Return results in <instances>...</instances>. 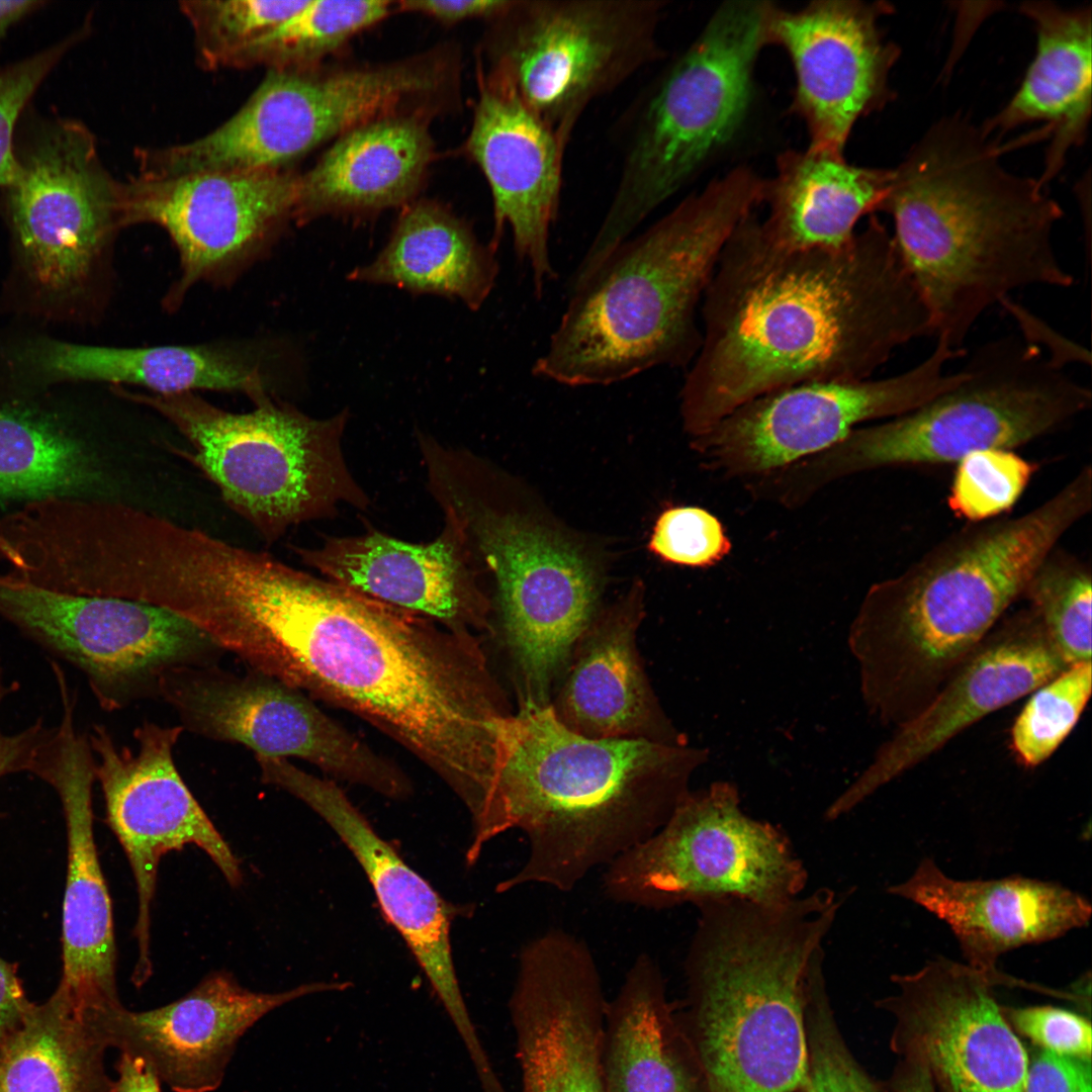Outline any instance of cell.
I'll use <instances>...</instances> for the list:
<instances>
[{
	"label": "cell",
	"instance_id": "1",
	"mask_svg": "<svg viewBox=\"0 0 1092 1092\" xmlns=\"http://www.w3.org/2000/svg\"><path fill=\"white\" fill-rule=\"evenodd\" d=\"M243 657L255 672L361 717L463 804L488 788L500 722L513 712L473 632L279 562Z\"/></svg>",
	"mask_w": 1092,
	"mask_h": 1092
},
{
	"label": "cell",
	"instance_id": "2",
	"mask_svg": "<svg viewBox=\"0 0 1092 1092\" xmlns=\"http://www.w3.org/2000/svg\"><path fill=\"white\" fill-rule=\"evenodd\" d=\"M702 298V344L679 394L691 439L769 392L872 378L898 348L930 336L892 233L874 214L842 246L791 251L750 213Z\"/></svg>",
	"mask_w": 1092,
	"mask_h": 1092
},
{
	"label": "cell",
	"instance_id": "3",
	"mask_svg": "<svg viewBox=\"0 0 1092 1092\" xmlns=\"http://www.w3.org/2000/svg\"><path fill=\"white\" fill-rule=\"evenodd\" d=\"M878 210L893 219L930 336L962 356L980 317L1013 292L1074 284L1054 245L1060 204L1038 179L1006 170L995 141L960 115L932 124L891 169Z\"/></svg>",
	"mask_w": 1092,
	"mask_h": 1092
},
{
	"label": "cell",
	"instance_id": "4",
	"mask_svg": "<svg viewBox=\"0 0 1092 1092\" xmlns=\"http://www.w3.org/2000/svg\"><path fill=\"white\" fill-rule=\"evenodd\" d=\"M500 724L492 780L472 820L468 864L518 830L525 861L498 893L528 885L573 890L659 830L689 794L709 750L642 739H592L548 706H518Z\"/></svg>",
	"mask_w": 1092,
	"mask_h": 1092
},
{
	"label": "cell",
	"instance_id": "5",
	"mask_svg": "<svg viewBox=\"0 0 1092 1092\" xmlns=\"http://www.w3.org/2000/svg\"><path fill=\"white\" fill-rule=\"evenodd\" d=\"M1091 510L1088 464L1028 512L969 523L873 583L847 637L862 686L896 707L928 703Z\"/></svg>",
	"mask_w": 1092,
	"mask_h": 1092
},
{
	"label": "cell",
	"instance_id": "6",
	"mask_svg": "<svg viewBox=\"0 0 1092 1092\" xmlns=\"http://www.w3.org/2000/svg\"><path fill=\"white\" fill-rule=\"evenodd\" d=\"M842 901L821 888L779 905H696L676 1015L705 1092H796L803 1084L810 967Z\"/></svg>",
	"mask_w": 1092,
	"mask_h": 1092
},
{
	"label": "cell",
	"instance_id": "7",
	"mask_svg": "<svg viewBox=\"0 0 1092 1092\" xmlns=\"http://www.w3.org/2000/svg\"><path fill=\"white\" fill-rule=\"evenodd\" d=\"M764 179L738 166L629 237L575 288L535 376L609 385L654 367H687L702 330L696 308L736 226L761 203Z\"/></svg>",
	"mask_w": 1092,
	"mask_h": 1092
},
{
	"label": "cell",
	"instance_id": "8",
	"mask_svg": "<svg viewBox=\"0 0 1092 1092\" xmlns=\"http://www.w3.org/2000/svg\"><path fill=\"white\" fill-rule=\"evenodd\" d=\"M772 6L722 3L622 112L618 179L584 266L602 263L738 133L753 99L757 58L768 46Z\"/></svg>",
	"mask_w": 1092,
	"mask_h": 1092
},
{
	"label": "cell",
	"instance_id": "9",
	"mask_svg": "<svg viewBox=\"0 0 1092 1092\" xmlns=\"http://www.w3.org/2000/svg\"><path fill=\"white\" fill-rule=\"evenodd\" d=\"M963 370L958 383L920 406L858 427L784 469L788 495L804 505L827 484L861 472L957 464L976 451L1012 450L1067 427L1092 405L1088 386L1017 335L978 347Z\"/></svg>",
	"mask_w": 1092,
	"mask_h": 1092
},
{
	"label": "cell",
	"instance_id": "10",
	"mask_svg": "<svg viewBox=\"0 0 1092 1092\" xmlns=\"http://www.w3.org/2000/svg\"><path fill=\"white\" fill-rule=\"evenodd\" d=\"M122 185L84 122L26 107L0 211L38 310L57 316L87 301L123 229Z\"/></svg>",
	"mask_w": 1092,
	"mask_h": 1092
},
{
	"label": "cell",
	"instance_id": "11",
	"mask_svg": "<svg viewBox=\"0 0 1092 1092\" xmlns=\"http://www.w3.org/2000/svg\"><path fill=\"white\" fill-rule=\"evenodd\" d=\"M427 471L445 520L494 576L519 706L550 705L576 641L599 612L597 566L558 532L486 505L450 461H437Z\"/></svg>",
	"mask_w": 1092,
	"mask_h": 1092
},
{
	"label": "cell",
	"instance_id": "12",
	"mask_svg": "<svg viewBox=\"0 0 1092 1092\" xmlns=\"http://www.w3.org/2000/svg\"><path fill=\"white\" fill-rule=\"evenodd\" d=\"M119 394L174 424L224 499L266 535L331 516L341 503L360 510L369 505L342 450L347 411L313 419L268 392L243 414L223 411L195 392Z\"/></svg>",
	"mask_w": 1092,
	"mask_h": 1092
},
{
	"label": "cell",
	"instance_id": "13",
	"mask_svg": "<svg viewBox=\"0 0 1092 1092\" xmlns=\"http://www.w3.org/2000/svg\"><path fill=\"white\" fill-rule=\"evenodd\" d=\"M663 0H512L487 21L485 71L567 149L582 114L665 52Z\"/></svg>",
	"mask_w": 1092,
	"mask_h": 1092
},
{
	"label": "cell",
	"instance_id": "14",
	"mask_svg": "<svg viewBox=\"0 0 1092 1092\" xmlns=\"http://www.w3.org/2000/svg\"><path fill=\"white\" fill-rule=\"evenodd\" d=\"M804 863L777 826L746 815L735 784L690 791L654 834L605 868L613 902L662 910L735 898L779 905L802 895Z\"/></svg>",
	"mask_w": 1092,
	"mask_h": 1092
},
{
	"label": "cell",
	"instance_id": "15",
	"mask_svg": "<svg viewBox=\"0 0 1092 1092\" xmlns=\"http://www.w3.org/2000/svg\"><path fill=\"white\" fill-rule=\"evenodd\" d=\"M942 342L919 363L885 378L806 382L752 399L705 434L691 439L706 468L726 477L758 479L819 454L860 424L908 413L950 388L964 370Z\"/></svg>",
	"mask_w": 1092,
	"mask_h": 1092
},
{
	"label": "cell",
	"instance_id": "16",
	"mask_svg": "<svg viewBox=\"0 0 1092 1092\" xmlns=\"http://www.w3.org/2000/svg\"><path fill=\"white\" fill-rule=\"evenodd\" d=\"M122 182L123 228L160 226L178 253L179 277L164 299L174 308L198 283L228 284L270 250L293 220L298 175L280 168Z\"/></svg>",
	"mask_w": 1092,
	"mask_h": 1092
},
{
	"label": "cell",
	"instance_id": "17",
	"mask_svg": "<svg viewBox=\"0 0 1092 1092\" xmlns=\"http://www.w3.org/2000/svg\"><path fill=\"white\" fill-rule=\"evenodd\" d=\"M0 617L86 676L100 706L186 666L215 645L193 623L147 602L63 594L0 573Z\"/></svg>",
	"mask_w": 1092,
	"mask_h": 1092
},
{
	"label": "cell",
	"instance_id": "18",
	"mask_svg": "<svg viewBox=\"0 0 1092 1092\" xmlns=\"http://www.w3.org/2000/svg\"><path fill=\"white\" fill-rule=\"evenodd\" d=\"M157 684L185 726L198 734L243 744L255 756L301 758L387 798L412 793L408 779L394 763L280 681L257 672L237 677L183 666L164 673Z\"/></svg>",
	"mask_w": 1092,
	"mask_h": 1092
},
{
	"label": "cell",
	"instance_id": "19",
	"mask_svg": "<svg viewBox=\"0 0 1092 1092\" xmlns=\"http://www.w3.org/2000/svg\"><path fill=\"white\" fill-rule=\"evenodd\" d=\"M182 731L181 726L146 722L134 731L136 752L118 747L103 726L95 725L88 736L97 755L94 774L104 796L107 822L127 856L136 886L138 960L131 976L135 987H142L153 973L151 906L163 855L196 845L231 886L243 881L240 860L175 765L173 749Z\"/></svg>",
	"mask_w": 1092,
	"mask_h": 1092
},
{
	"label": "cell",
	"instance_id": "20",
	"mask_svg": "<svg viewBox=\"0 0 1092 1092\" xmlns=\"http://www.w3.org/2000/svg\"><path fill=\"white\" fill-rule=\"evenodd\" d=\"M892 981L897 993L878 1005L901 1059L924 1064L941 1092H1024L1028 1056L992 992L1010 978L939 957Z\"/></svg>",
	"mask_w": 1092,
	"mask_h": 1092
},
{
	"label": "cell",
	"instance_id": "21",
	"mask_svg": "<svg viewBox=\"0 0 1092 1092\" xmlns=\"http://www.w3.org/2000/svg\"><path fill=\"white\" fill-rule=\"evenodd\" d=\"M889 3L820 0L787 10L774 4L767 43L794 68L791 111L804 122L809 149L843 154L854 124L892 98L890 72L899 49L879 26Z\"/></svg>",
	"mask_w": 1092,
	"mask_h": 1092
},
{
	"label": "cell",
	"instance_id": "22",
	"mask_svg": "<svg viewBox=\"0 0 1092 1092\" xmlns=\"http://www.w3.org/2000/svg\"><path fill=\"white\" fill-rule=\"evenodd\" d=\"M606 1004L583 939L552 928L522 946L509 1000L521 1092H607Z\"/></svg>",
	"mask_w": 1092,
	"mask_h": 1092
},
{
	"label": "cell",
	"instance_id": "23",
	"mask_svg": "<svg viewBox=\"0 0 1092 1092\" xmlns=\"http://www.w3.org/2000/svg\"><path fill=\"white\" fill-rule=\"evenodd\" d=\"M1068 666L1037 617H1003L937 694L876 752L868 767L827 807L834 821L930 756L983 717L1032 693Z\"/></svg>",
	"mask_w": 1092,
	"mask_h": 1092
},
{
	"label": "cell",
	"instance_id": "24",
	"mask_svg": "<svg viewBox=\"0 0 1092 1092\" xmlns=\"http://www.w3.org/2000/svg\"><path fill=\"white\" fill-rule=\"evenodd\" d=\"M478 85L466 150L490 189L488 245L497 252L506 228L511 229L516 257L530 266L540 297L546 281L556 276L549 239L559 212L566 148L503 79L481 68Z\"/></svg>",
	"mask_w": 1092,
	"mask_h": 1092
},
{
	"label": "cell",
	"instance_id": "25",
	"mask_svg": "<svg viewBox=\"0 0 1092 1092\" xmlns=\"http://www.w3.org/2000/svg\"><path fill=\"white\" fill-rule=\"evenodd\" d=\"M349 982H312L254 992L228 972H213L181 998L145 1011L122 1007L98 1030L108 1048L144 1058L173 1092H213L241 1037L274 1009L306 995L344 991Z\"/></svg>",
	"mask_w": 1092,
	"mask_h": 1092
},
{
	"label": "cell",
	"instance_id": "26",
	"mask_svg": "<svg viewBox=\"0 0 1092 1092\" xmlns=\"http://www.w3.org/2000/svg\"><path fill=\"white\" fill-rule=\"evenodd\" d=\"M95 757L88 737L67 713L46 783L62 803L68 838L63 904V976L59 987L79 1018L97 1022L124 1007L116 985L111 900L93 832Z\"/></svg>",
	"mask_w": 1092,
	"mask_h": 1092
},
{
	"label": "cell",
	"instance_id": "27",
	"mask_svg": "<svg viewBox=\"0 0 1092 1092\" xmlns=\"http://www.w3.org/2000/svg\"><path fill=\"white\" fill-rule=\"evenodd\" d=\"M261 780L305 803L338 834L368 877L383 914L399 932L459 1035L474 1024L452 959V908L380 837L335 781L306 772L284 758L260 757Z\"/></svg>",
	"mask_w": 1092,
	"mask_h": 1092
},
{
	"label": "cell",
	"instance_id": "28",
	"mask_svg": "<svg viewBox=\"0 0 1092 1092\" xmlns=\"http://www.w3.org/2000/svg\"><path fill=\"white\" fill-rule=\"evenodd\" d=\"M298 554L329 580L382 603L456 630L489 628V601L463 536L449 521L429 543L371 532L331 537Z\"/></svg>",
	"mask_w": 1092,
	"mask_h": 1092
},
{
	"label": "cell",
	"instance_id": "29",
	"mask_svg": "<svg viewBox=\"0 0 1092 1092\" xmlns=\"http://www.w3.org/2000/svg\"><path fill=\"white\" fill-rule=\"evenodd\" d=\"M644 587L635 582L599 611L576 641L550 707L568 730L592 739H642L688 745L661 708L636 644L644 617Z\"/></svg>",
	"mask_w": 1092,
	"mask_h": 1092
},
{
	"label": "cell",
	"instance_id": "30",
	"mask_svg": "<svg viewBox=\"0 0 1092 1092\" xmlns=\"http://www.w3.org/2000/svg\"><path fill=\"white\" fill-rule=\"evenodd\" d=\"M888 892L945 922L966 964L998 978H1004L996 969L1001 954L1083 927L1092 912L1086 898L1060 884L1021 876L957 880L929 857Z\"/></svg>",
	"mask_w": 1092,
	"mask_h": 1092
},
{
	"label": "cell",
	"instance_id": "31",
	"mask_svg": "<svg viewBox=\"0 0 1092 1092\" xmlns=\"http://www.w3.org/2000/svg\"><path fill=\"white\" fill-rule=\"evenodd\" d=\"M22 358L49 383L110 382L155 394L239 391L252 399L268 392L259 349L235 343L101 347L42 339L28 345Z\"/></svg>",
	"mask_w": 1092,
	"mask_h": 1092
},
{
	"label": "cell",
	"instance_id": "32",
	"mask_svg": "<svg viewBox=\"0 0 1092 1092\" xmlns=\"http://www.w3.org/2000/svg\"><path fill=\"white\" fill-rule=\"evenodd\" d=\"M433 154L426 122L390 114L340 135L306 173L298 175L293 220L324 214L371 213L406 202Z\"/></svg>",
	"mask_w": 1092,
	"mask_h": 1092
},
{
	"label": "cell",
	"instance_id": "33",
	"mask_svg": "<svg viewBox=\"0 0 1092 1092\" xmlns=\"http://www.w3.org/2000/svg\"><path fill=\"white\" fill-rule=\"evenodd\" d=\"M1020 11L1035 26L1034 59L1014 96L981 128L991 136L1045 121L1053 135L1038 179L1044 185L1060 171L1067 152L1081 144L1090 118L1091 9L1037 1L1022 3Z\"/></svg>",
	"mask_w": 1092,
	"mask_h": 1092
},
{
	"label": "cell",
	"instance_id": "34",
	"mask_svg": "<svg viewBox=\"0 0 1092 1092\" xmlns=\"http://www.w3.org/2000/svg\"><path fill=\"white\" fill-rule=\"evenodd\" d=\"M776 174L764 179L761 203L768 214L761 233L785 250L836 248L855 235L858 220L878 211L891 169L849 164L843 154L787 150Z\"/></svg>",
	"mask_w": 1092,
	"mask_h": 1092
},
{
	"label": "cell",
	"instance_id": "35",
	"mask_svg": "<svg viewBox=\"0 0 1092 1092\" xmlns=\"http://www.w3.org/2000/svg\"><path fill=\"white\" fill-rule=\"evenodd\" d=\"M602 1067L607 1092H705L663 975L648 953L635 959L607 1001Z\"/></svg>",
	"mask_w": 1092,
	"mask_h": 1092
},
{
	"label": "cell",
	"instance_id": "36",
	"mask_svg": "<svg viewBox=\"0 0 1092 1092\" xmlns=\"http://www.w3.org/2000/svg\"><path fill=\"white\" fill-rule=\"evenodd\" d=\"M495 254L488 244L479 242L465 220L436 202L423 200L401 212L378 255L347 277L414 294L456 298L478 310L498 276Z\"/></svg>",
	"mask_w": 1092,
	"mask_h": 1092
},
{
	"label": "cell",
	"instance_id": "37",
	"mask_svg": "<svg viewBox=\"0 0 1092 1092\" xmlns=\"http://www.w3.org/2000/svg\"><path fill=\"white\" fill-rule=\"evenodd\" d=\"M108 1045L78 1018L58 986L43 1003L30 1002L19 1027L0 1048V1092H111Z\"/></svg>",
	"mask_w": 1092,
	"mask_h": 1092
},
{
	"label": "cell",
	"instance_id": "38",
	"mask_svg": "<svg viewBox=\"0 0 1092 1092\" xmlns=\"http://www.w3.org/2000/svg\"><path fill=\"white\" fill-rule=\"evenodd\" d=\"M101 480L79 440L32 412L0 407V498L79 497Z\"/></svg>",
	"mask_w": 1092,
	"mask_h": 1092
},
{
	"label": "cell",
	"instance_id": "39",
	"mask_svg": "<svg viewBox=\"0 0 1092 1092\" xmlns=\"http://www.w3.org/2000/svg\"><path fill=\"white\" fill-rule=\"evenodd\" d=\"M390 10L391 2L382 0H307L298 11L240 55L232 69L312 68L317 60L382 20Z\"/></svg>",
	"mask_w": 1092,
	"mask_h": 1092
},
{
	"label": "cell",
	"instance_id": "40",
	"mask_svg": "<svg viewBox=\"0 0 1092 1092\" xmlns=\"http://www.w3.org/2000/svg\"><path fill=\"white\" fill-rule=\"evenodd\" d=\"M1022 597L1067 666L1091 661L1089 564L1056 547L1036 568Z\"/></svg>",
	"mask_w": 1092,
	"mask_h": 1092
},
{
	"label": "cell",
	"instance_id": "41",
	"mask_svg": "<svg viewBox=\"0 0 1092 1092\" xmlns=\"http://www.w3.org/2000/svg\"><path fill=\"white\" fill-rule=\"evenodd\" d=\"M307 0H184L179 9L205 70L232 68L237 58L298 11Z\"/></svg>",
	"mask_w": 1092,
	"mask_h": 1092
},
{
	"label": "cell",
	"instance_id": "42",
	"mask_svg": "<svg viewBox=\"0 0 1092 1092\" xmlns=\"http://www.w3.org/2000/svg\"><path fill=\"white\" fill-rule=\"evenodd\" d=\"M1091 674V661L1073 664L1032 692L1011 730L1021 764L1037 766L1070 734L1090 698Z\"/></svg>",
	"mask_w": 1092,
	"mask_h": 1092
},
{
	"label": "cell",
	"instance_id": "43",
	"mask_svg": "<svg viewBox=\"0 0 1092 1092\" xmlns=\"http://www.w3.org/2000/svg\"><path fill=\"white\" fill-rule=\"evenodd\" d=\"M805 1022L808 1066L796 1092H880L837 1027L826 991L822 957H816L810 968Z\"/></svg>",
	"mask_w": 1092,
	"mask_h": 1092
},
{
	"label": "cell",
	"instance_id": "44",
	"mask_svg": "<svg viewBox=\"0 0 1092 1092\" xmlns=\"http://www.w3.org/2000/svg\"><path fill=\"white\" fill-rule=\"evenodd\" d=\"M1037 470L1006 449H985L957 463L947 506L957 518L980 523L1002 517L1019 499Z\"/></svg>",
	"mask_w": 1092,
	"mask_h": 1092
},
{
	"label": "cell",
	"instance_id": "45",
	"mask_svg": "<svg viewBox=\"0 0 1092 1092\" xmlns=\"http://www.w3.org/2000/svg\"><path fill=\"white\" fill-rule=\"evenodd\" d=\"M17 60L0 65V188L8 181L18 121L41 85L88 34L89 24Z\"/></svg>",
	"mask_w": 1092,
	"mask_h": 1092
},
{
	"label": "cell",
	"instance_id": "46",
	"mask_svg": "<svg viewBox=\"0 0 1092 1092\" xmlns=\"http://www.w3.org/2000/svg\"><path fill=\"white\" fill-rule=\"evenodd\" d=\"M648 549L664 562L709 568L720 563L732 549L721 521L706 509L673 507L657 518Z\"/></svg>",
	"mask_w": 1092,
	"mask_h": 1092
},
{
	"label": "cell",
	"instance_id": "47",
	"mask_svg": "<svg viewBox=\"0 0 1092 1092\" xmlns=\"http://www.w3.org/2000/svg\"><path fill=\"white\" fill-rule=\"evenodd\" d=\"M1003 1012L1012 1029L1043 1051L1090 1062L1092 1030L1085 1017L1055 1006L1008 1008Z\"/></svg>",
	"mask_w": 1092,
	"mask_h": 1092
},
{
	"label": "cell",
	"instance_id": "48",
	"mask_svg": "<svg viewBox=\"0 0 1092 1092\" xmlns=\"http://www.w3.org/2000/svg\"><path fill=\"white\" fill-rule=\"evenodd\" d=\"M19 688L18 681L6 679L0 659V707ZM56 734L57 726L49 727L42 718L14 733H6L0 727V780L27 772L42 781L52 761Z\"/></svg>",
	"mask_w": 1092,
	"mask_h": 1092
},
{
	"label": "cell",
	"instance_id": "49",
	"mask_svg": "<svg viewBox=\"0 0 1092 1092\" xmlns=\"http://www.w3.org/2000/svg\"><path fill=\"white\" fill-rule=\"evenodd\" d=\"M999 305L1015 323L1018 337L1027 345L1039 349L1056 367L1066 370L1072 364L1090 366V351L1060 333L1051 324L1012 297Z\"/></svg>",
	"mask_w": 1092,
	"mask_h": 1092
},
{
	"label": "cell",
	"instance_id": "50",
	"mask_svg": "<svg viewBox=\"0 0 1092 1092\" xmlns=\"http://www.w3.org/2000/svg\"><path fill=\"white\" fill-rule=\"evenodd\" d=\"M1090 1062L1041 1051L1030 1062L1024 1092H1092Z\"/></svg>",
	"mask_w": 1092,
	"mask_h": 1092
},
{
	"label": "cell",
	"instance_id": "51",
	"mask_svg": "<svg viewBox=\"0 0 1092 1092\" xmlns=\"http://www.w3.org/2000/svg\"><path fill=\"white\" fill-rule=\"evenodd\" d=\"M512 0H410L399 2L398 8L431 16L445 23L469 19L491 20L502 13Z\"/></svg>",
	"mask_w": 1092,
	"mask_h": 1092
},
{
	"label": "cell",
	"instance_id": "52",
	"mask_svg": "<svg viewBox=\"0 0 1092 1092\" xmlns=\"http://www.w3.org/2000/svg\"><path fill=\"white\" fill-rule=\"evenodd\" d=\"M29 1003L16 966L0 959V1048L21 1024Z\"/></svg>",
	"mask_w": 1092,
	"mask_h": 1092
},
{
	"label": "cell",
	"instance_id": "53",
	"mask_svg": "<svg viewBox=\"0 0 1092 1092\" xmlns=\"http://www.w3.org/2000/svg\"><path fill=\"white\" fill-rule=\"evenodd\" d=\"M115 1068L111 1092H162V1081L144 1058L120 1052Z\"/></svg>",
	"mask_w": 1092,
	"mask_h": 1092
},
{
	"label": "cell",
	"instance_id": "54",
	"mask_svg": "<svg viewBox=\"0 0 1092 1092\" xmlns=\"http://www.w3.org/2000/svg\"><path fill=\"white\" fill-rule=\"evenodd\" d=\"M895 1092H935V1083L927 1067L912 1059H901L893 1077Z\"/></svg>",
	"mask_w": 1092,
	"mask_h": 1092
},
{
	"label": "cell",
	"instance_id": "55",
	"mask_svg": "<svg viewBox=\"0 0 1092 1092\" xmlns=\"http://www.w3.org/2000/svg\"><path fill=\"white\" fill-rule=\"evenodd\" d=\"M44 0H0V43L19 23L42 10Z\"/></svg>",
	"mask_w": 1092,
	"mask_h": 1092
}]
</instances>
